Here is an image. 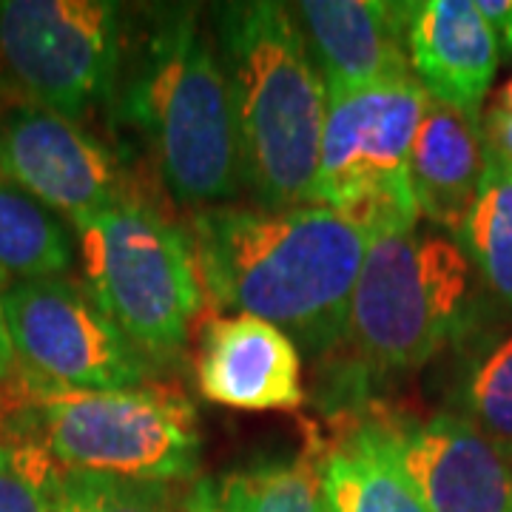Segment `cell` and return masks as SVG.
<instances>
[{
    "label": "cell",
    "instance_id": "cell-3",
    "mask_svg": "<svg viewBox=\"0 0 512 512\" xmlns=\"http://www.w3.org/2000/svg\"><path fill=\"white\" fill-rule=\"evenodd\" d=\"M237 131L242 191L265 211L313 205L328 89L288 3L214 6Z\"/></svg>",
    "mask_w": 512,
    "mask_h": 512
},
{
    "label": "cell",
    "instance_id": "cell-9",
    "mask_svg": "<svg viewBox=\"0 0 512 512\" xmlns=\"http://www.w3.org/2000/svg\"><path fill=\"white\" fill-rule=\"evenodd\" d=\"M3 311L23 379L69 390L148 384L154 365L69 276L9 279Z\"/></svg>",
    "mask_w": 512,
    "mask_h": 512
},
{
    "label": "cell",
    "instance_id": "cell-22",
    "mask_svg": "<svg viewBox=\"0 0 512 512\" xmlns=\"http://www.w3.org/2000/svg\"><path fill=\"white\" fill-rule=\"evenodd\" d=\"M63 467L26 439H0V512H55Z\"/></svg>",
    "mask_w": 512,
    "mask_h": 512
},
{
    "label": "cell",
    "instance_id": "cell-11",
    "mask_svg": "<svg viewBox=\"0 0 512 512\" xmlns=\"http://www.w3.org/2000/svg\"><path fill=\"white\" fill-rule=\"evenodd\" d=\"M427 512H512V461L456 413H365Z\"/></svg>",
    "mask_w": 512,
    "mask_h": 512
},
{
    "label": "cell",
    "instance_id": "cell-19",
    "mask_svg": "<svg viewBox=\"0 0 512 512\" xmlns=\"http://www.w3.org/2000/svg\"><path fill=\"white\" fill-rule=\"evenodd\" d=\"M72 262L74 239L55 211L0 180V274L66 276Z\"/></svg>",
    "mask_w": 512,
    "mask_h": 512
},
{
    "label": "cell",
    "instance_id": "cell-5",
    "mask_svg": "<svg viewBox=\"0 0 512 512\" xmlns=\"http://www.w3.org/2000/svg\"><path fill=\"white\" fill-rule=\"evenodd\" d=\"M473 271L458 239L439 228L370 237L336 350L348 353L336 370L350 373L342 382L353 396L370 373H413L470 333Z\"/></svg>",
    "mask_w": 512,
    "mask_h": 512
},
{
    "label": "cell",
    "instance_id": "cell-20",
    "mask_svg": "<svg viewBox=\"0 0 512 512\" xmlns=\"http://www.w3.org/2000/svg\"><path fill=\"white\" fill-rule=\"evenodd\" d=\"M458 245L501 305L512 313V165L487 148V171Z\"/></svg>",
    "mask_w": 512,
    "mask_h": 512
},
{
    "label": "cell",
    "instance_id": "cell-15",
    "mask_svg": "<svg viewBox=\"0 0 512 512\" xmlns=\"http://www.w3.org/2000/svg\"><path fill=\"white\" fill-rule=\"evenodd\" d=\"M487 171V143L481 117L427 100L413 137L407 177L419 214L444 234H461Z\"/></svg>",
    "mask_w": 512,
    "mask_h": 512
},
{
    "label": "cell",
    "instance_id": "cell-24",
    "mask_svg": "<svg viewBox=\"0 0 512 512\" xmlns=\"http://www.w3.org/2000/svg\"><path fill=\"white\" fill-rule=\"evenodd\" d=\"M481 134H484V143L487 148L498 154L507 165H512V114L510 111L487 109L484 120H481Z\"/></svg>",
    "mask_w": 512,
    "mask_h": 512
},
{
    "label": "cell",
    "instance_id": "cell-2",
    "mask_svg": "<svg viewBox=\"0 0 512 512\" xmlns=\"http://www.w3.org/2000/svg\"><path fill=\"white\" fill-rule=\"evenodd\" d=\"M111 111L183 208L242 194L231 92L197 6L160 3L128 18Z\"/></svg>",
    "mask_w": 512,
    "mask_h": 512
},
{
    "label": "cell",
    "instance_id": "cell-8",
    "mask_svg": "<svg viewBox=\"0 0 512 512\" xmlns=\"http://www.w3.org/2000/svg\"><path fill=\"white\" fill-rule=\"evenodd\" d=\"M128 18L109 0H0V66L26 100L80 126L111 106Z\"/></svg>",
    "mask_w": 512,
    "mask_h": 512
},
{
    "label": "cell",
    "instance_id": "cell-7",
    "mask_svg": "<svg viewBox=\"0 0 512 512\" xmlns=\"http://www.w3.org/2000/svg\"><path fill=\"white\" fill-rule=\"evenodd\" d=\"M430 94L410 77L328 97L313 205L370 237L419 228L407 160Z\"/></svg>",
    "mask_w": 512,
    "mask_h": 512
},
{
    "label": "cell",
    "instance_id": "cell-12",
    "mask_svg": "<svg viewBox=\"0 0 512 512\" xmlns=\"http://www.w3.org/2000/svg\"><path fill=\"white\" fill-rule=\"evenodd\" d=\"M413 3L302 0L291 15L308 43L328 97L410 77Z\"/></svg>",
    "mask_w": 512,
    "mask_h": 512
},
{
    "label": "cell",
    "instance_id": "cell-14",
    "mask_svg": "<svg viewBox=\"0 0 512 512\" xmlns=\"http://www.w3.org/2000/svg\"><path fill=\"white\" fill-rule=\"evenodd\" d=\"M407 43L421 89L478 117L501 57L476 0L413 3Z\"/></svg>",
    "mask_w": 512,
    "mask_h": 512
},
{
    "label": "cell",
    "instance_id": "cell-18",
    "mask_svg": "<svg viewBox=\"0 0 512 512\" xmlns=\"http://www.w3.org/2000/svg\"><path fill=\"white\" fill-rule=\"evenodd\" d=\"M447 399L450 413L473 424L512 461V333L487 336L467 348Z\"/></svg>",
    "mask_w": 512,
    "mask_h": 512
},
{
    "label": "cell",
    "instance_id": "cell-10",
    "mask_svg": "<svg viewBox=\"0 0 512 512\" xmlns=\"http://www.w3.org/2000/svg\"><path fill=\"white\" fill-rule=\"evenodd\" d=\"M0 180L72 225L128 197L123 165L109 146L26 97L0 103Z\"/></svg>",
    "mask_w": 512,
    "mask_h": 512
},
{
    "label": "cell",
    "instance_id": "cell-21",
    "mask_svg": "<svg viewBox=\"0 0 512 512\" xmlns=\"http://www.w3.org/2000/svg\"><path fill=\"white\" fill-rule=\"evenodd\" d=\"M55 512H180V507L171 484L63 467Z\"/></svg>",
    "mask_w": 512,
    "mask_h": 512
},
{
    "label": "cell",
    "instance_id": "cell-23",
    "mask_svg": "<svg viewBox=\"0 0 512 512\" xmlns=\"http://www.w3.org/2000/svg\"><path fill=\"white\" fill-rule=\"evenodd\" d=\"M478 9L493 32L498 57L512 63V0H478Z\"/></svg>",
    "mask_w": 512,
    "mask_h": 512
},
{
    "label": "cell",
    "instance_id": "cell-13",
    "mask_svg": "<svg viewBox=\"0 0 512 512\" xmlns=\"http://www.w3.org/2000/svg\"><path fill=\"white\" fill-rule=\"evenodd\" d=\"M194 376L205 402L234 410H296L305 402L296 342L248 313L202 325Z\"/></svg>",
    "mask_w": 512,
    "mask_h": 512
},
{
    "label": "cell",
    "instance_id": "cell-6",
    "mask_svg": "<svg viewBox=\"0 0 512 512\" xmlns=\"http://www.w3.org/2000/svg\"><path fill=\"white\" fill-rule=\"evenodd\" d=\"M86 291L151 365L174 362L202 311L185 231L126 197L74 225Z\"/></svg>",
    "mask_w": 512,
    "mask_h": 512
},
{
    "label": "cell",
    "instance_id": "cell-26",
    "mask_svg": "<svg viewBox=\"0 0 512 512\" xmlns=\"http://www.w3.org/2000/svg\"><path fill=\"white\" fill-rule=\"evenodd\" d=\"M495 106L504 111H510L512 114V77L498 89V97H495Z\"/></svg>",
    "mask_w": 512,
    "mask_h": 512
},
{
    "label": "cell",
    "instance_id": "cell-25",
    "mask_svg": "<svg viewBox=\"0 0 512 512\" xmlns=\"http://www.w3.org/2000/svg\"><path fill=\"white\" fill-rule=\"evenodd\" d=\"M3 285H6V276L0 274V384L9 382L18 373V356H15V345L9 336V325H6V311H3Z\"/></svg>",
    "mask_w": 512,
    "mask_h": 512
},
{
    "label": "cell",
    "instance_id": "cell-16",
    "mask_svg": "<svg viewBox=\"0 0 512 512\" xmlns=\"http://www.w3.org/2000/svg\"><path fill=\"white\" fill-rule=\"evenodd\" d=\"M313 461L325 512H427L365 413Z\"/></svg>",
    "mask_w": 512,
    "mask_h": 512
},
{
    "label": "cell",
    "instance_id": "cell-4",
    "mask_svg": "<svg viewBox=\"0 0 512 512\" xmlns=\"http://www.w3.org/2000/svg\"><path fill=\"white\" fill-rule=\"evenodd\" d=\"M0 439L37 441L66 470L160 484L197 476L202 453L197 410L171 384L69 390L20 373L0 384Z\"/></svg>",
    "mask_w": 512,
    "mask_h": 512
},
{
    "label": "cell",
    "instance_id": "cell-17",
    "mask_svg": "<svg viewBox=\"0 0 512 512\" xmlns=\"http://www.w3.org/2000/svg\"><path fill=\"white\" fill-rule=\"evenodd\" d=\"M180 507L183 512H325L311 456L202 478Z\"/></svg>",
    "mask_w": 512,
    "mask_h": 512
},
{
    "label": "cell",
    "instance_id": "cell-1",
    "mask_svg": "<svg viewBox=\"0 0 512 512\" xmlns=\"http://www.w3.org/2000/svg\"><path fill=\"white\" fill-rule=\"evenodd\" d=\"M185 237L214 305L285 330L313 362L339 350L370 242L365 228L322 205H211L188 214Z\"/></svg>",
    "mask_w": 512,
    "mask_h": 512
}]
</instances>
